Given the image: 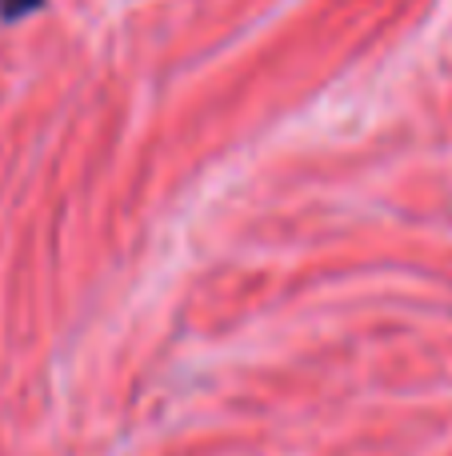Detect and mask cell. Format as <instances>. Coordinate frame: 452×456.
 Wrapping results in <instances>:
<instances>
[{"instance_id":"1","label":"cell","mask_w":452,"mask_h":456,"mask_svg":"<svg viewBox=\"0 0 452 456\" xmlns=\"http://www.w3.org/2000/svg\"><path fill=\"white\" fill-rule=\"evenodd\" d=\"M40 4H44V0H0V16H4V20H20V16L36 12Z\"/></svg>"}]
</instances>
